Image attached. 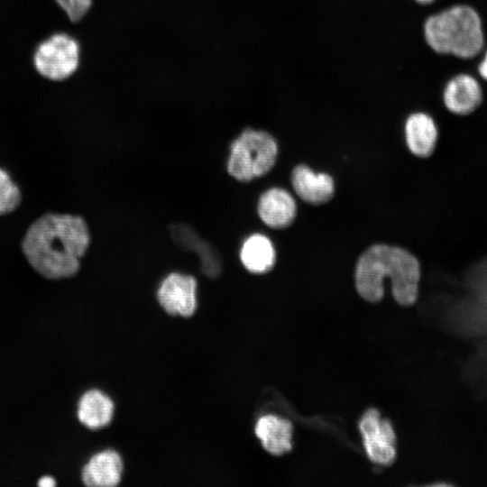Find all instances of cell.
<instances>
[{
    "mask_svg": "<svg viewBox=\"0 0 487 487\" xmlns=\"http://www.w3.org/2000/svg\"><path fill=\"white\" fill-rule=\"evenodd\" d=\"M240 260L244 267L254 274L266 273L275 265L276 253L271 241L264 234H253L243 243Z\"/></svg>",
    "mask_w": 487,
    "mask_h": 487,
    "instance_id": "2e32d148",
    "label": "cell"
},
{
    "mask_svg": "<svg viewBox=\"0 0 487 487\" xmlns=\"http://www.w3.org/2000/svg\"><path fill=\"white\" fill-rule=\"evenodd\" d=\"M21 193L8 173L0 168V215L14 211L20 204Z\"/></svg>",
    "mask_w": 487,
    "mask_h": 487,
    "instance_id": "e0dca14e",
    "label": "cell"
},
{
    "mask_svg": "<svg viewBox=\"0 0 487 487\" xmlns=\"http://www.w3.org/2000/svg\"><path fill=\"white\" fill-rule=\"evenodd\" d=\"M124 464L121 455L113 449H106L93 455L84 465L81 479L90 487L116 486L123 475Z\"/></svg>",
    "mask_w": 487,
    "mask_h": 487,
    "instance_id": "4fadbf2b",
    "label": "cell"
},
{
    "mask_svg": "<svg viewBox=\"0 0 487 487\" xmlns=\"http://www.w3.org/2000/svg\"><path fill=\"white\" fill-rule=\"evenodd\" d=\"M70 23L82 22L94 7V0H53Z\"/></svg>",
    "mask_w": 487,
    "mask_h": 487,
    "instance_id": "ac0fdd59",
    "label": "cell"
},
{
    "mask_svg": "<svg viewBox=\"0 0 487 487\" xmlns=\"http://www.w3.org/2000/svg\"><path fill=\"white\" fill-rule=\"evenodd\" d=\"M426 44L437 54L470 59L484 44L482 21L468 5H454L429 15L423 24Z\"/></svg>",
    "mask_w": 487,
    "mask_h": 487,
    "instance_id": "3957f363",
    "label": "cell"
},
{
    "mask_svg": "<svg viewBox=\"0 0 487 487\" xmlns=\"http://www.w3.org/2000/svg\"><path fill=\"white\" fill-rule=\"evenodd\" d=\"M174 243L181 249L195 253L200 261L201 271L208 278H216L222 271L223 261L216 246L202 239L194 228L185 224L170 227Z\"/></svg>",
    "mask_w": 487,
    "mask_h": 487,
    "instance_id": "9c48e42d",
    "label": "cell"
},
{
    "mask_svg": "<svg viewBox=\"0 0 487 487\" xmlns=\"http://www.w3.org/2000/svg\"><path fill=\"white\" fill-rule=\"evenodd\" d=\"M478 70H479V73H480L481 77L483 79L487 80V51L485 52L483 60H482V62L479 65Z\"/></svg>",
    "mask_w": 487,
    "mask_h": 487,
    "instance_id": "d6986e66",
    "label": "cell"
},
{
    "mask_svg": "<svg viewBox=\"0 0 487 487\" xmlns=\"http://www.w3.org/2000/svg\"><path fill=\"white\" fill-rule=\"evenodd\" d=\"M435 1L436 0H411V2H414L415 4L422 5H430Z\"/></svg>",
    "mask_w": 487,
    "mask_h": 487,
    "instance_id": "44dd1931",
    "label": "cell"
},
{
    "mask_svg": "<svg viewBox=\"0 0 487 487\" xmlns=\"http://www.w3.org/2000/svg\"><path fill=\"white\" fill-rule=\"evenodd\" d=\"M257 212L267 226L283 229L289 227L295 220L297 205L293 197L286 189L271 188L261 195Z\"/></svg>",
    "mask_w": 487,
    "mask_h": 487,
    "instance_id": "8fae6325",
    "label": "cell"
},
{
    "mask_svg": "<svg viewBox=\"0 0 487 487\" xmlns=\"http://www.w3.org/2000/svg\"><path fill=\"white\" fill-rule=\"evenodd\" d=\"M115 404L105 392L92 389L79 399L77 415L86 427L96 430L110 424L114 417Z\"/></svg>",
    "mask_w": 487,
    "mask_h": 487,
    "instance_id": "9a60e30c",
    "label": "cell"
},
{
    "mask_svg": "<svg viewBox=\"0 0 487 487\" xmlns=\"http://www.w3.org/2000/svg\"><path fill=\"white\" fill-rule=\"evenodd\" d=\"M278 144L263 130L244 129L230 145L226 169L231 177L249 182L266 175L275 165Z\"/></svg>",
    "mask_w": 487,
    "mask_h": 487,
    "instance_id": "277c9868",
    "label": "cell"
},
{
    "mask_svg": "<svg viewBox=\"0 0 487 487\" xmlns=\"http://www.w3.org/2000/svg\"><path fill=\"white\" fill-rule=\"evenodd\" d=\"M358 428L368 458L377 465H391L397 455L396 433L391 422L377 409H368L361 417Z\"/></svg>",
    "mask_w": 487,
    "mask_h": 487,
    "instance_id": "8992f818",
    "label": "cell"
},
{
    "mask_svg": "<svg viewBox=\"0 0 487 487\" xmlns=\"http://www.w3.org/2000/svg\"><path fill=\"white\" fill-rule=\"evenodd\" d=\"M197 280L188 274L171 272L160 284L157 299L171 316L191 317L198 307Z\"/></svg>",
    "mask_w": 487,
    "mask_h": 487,
    "instance_id": "52a82bcc",
    "label": "cell"
},
{
    "mask_svg": "<svg viewBox=\"0 0 487 487\" xmlns=\"http://www.w3.org/2000/svg\"><path fill=\"white\" fill-rule=\"evenodd\" d=\"M385 277L391 280L393 298L400 305L409 307L417 301L421 267L414 254L385 244L368 247L355 266L354 283L358 294L366 301L379 302L384 295Z\"/></svg>",
    "mask_w": 487,
    "mask_h": 487,
    "instance_id": "7a4b0ae2",
    "label": "cell"
},
{
    "mask_svg": "<svg viewBox=\"0 0 487 487\" xmlns=\"http://www.w3.org/2000/svg\"><path fill=\"white\" fill-rule=\"evenodd\" d=\"M404 134L407 146L413 155L427 159L435 152L439 131L429 114L423 111L409 114L404 124Z\"/></svg>",
    "mask_w": 487,
    "mask_h": 487,
    "instance_id": "30bf717a",
    "label": "cell"
},
{
    "mask_svg": "<svg viewBox=\"0 0 487 487\" xmlns=\"http://www.w3.org/2000/svg\"><path fill=\"white\" fill-rule=\"evenodd\" d=\"M442 97L447 111L465 116L476 111L482 102L483 95L476 78L468 74H458L447 81Z\"/></svg>",
    "mask_w": 487,
    "mask_h": 487,
    "instance_id": "ba28073f",
    "label": "cell"
},
{
    "mask_svg": "<svg viewBox=\"0 0 487 487\" xmlns=\"http://www.w3.org/2000/svg\"><path fill=\"white\" fill-rule=\"evenodd\" d=\"M90 235L85 220L69 214H46L27 230L23 252L31 266L49 279L69 278L79 269Z\"/></svg>",
    "mask_w": 487,
    "mask_h": 487,
    "instance_id": "6da1fadb",
    "label": "cell"
},
{
    "mask_svg": "<svg viewBox=\"0 0 487 487\" xmlns=\"http://www.w3.org/2000/svg\"><path fill=\"white\" fill-rule=\"evenodd\" d=\"M55 484V480L51 476H43L38 482V485L41 487H51Z\"/></svg>",
    "mask_w": 487,
    "mask_h": 487,
    "instance_id": "ffe728a7",
    "label": "cell"
},
{
    "mask_svg": "<svg viewBox=\"0 0 487 487\" xmlns=\"http://www.w3.org/2000/svg\"><path fill=\"white\" fill-rule=\"evenodd\" d=\"M254 433L265 451L272 455H282L292 448L293 426L283 417L262 415L256 420Z\"/></svg>",
    "mask_w": 487,
    "mask_h": 487,
    "instance_id": "5bb4252c",
    "label": "cell"
},
{
    "mask_svg": "<svg viewBox=\"0 0 487 487\" xmlns=\"http://www.w3.org/2000/svg\"><path fill=\"white\" fill-rule=\"evenodd\" d=\"M290 180L296 194L311 205L325 204L335 193V183L330 175L325 172L315 173L305 164L293 169Z\"/></svg>",
    "mask_w": 487,
    "mask_h": 487,
    "instance_id": "7c38bea8",
    "label": "cell"
},
{
    "mask_svg": "<svg viewBox=\"0 0 487 487\" xmlns=\"http://www.w3.org/2000/svg\"><path fill=\"white\" fill-rule=\"evenodd\" d=\"M81 53V45L75 36L58 31L37 43L32 63L41 78L51 82H64L78 73Z\"/></svg>",
    "mask_w": 487,
    "mask_h": 487,
    "instance_id": "5b68a950",
    "label": "cell"
}]
</instances>
